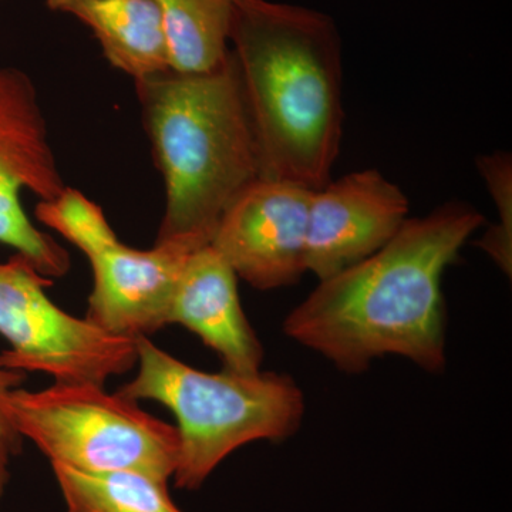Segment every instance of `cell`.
I'll return each instance as SVG.
<instances>
[{"mask_svg": "<svg viewBox=\"0 0 512 512\" xmlns=\"http://www.w3.org/2000/svg\"><path fill=\"white\" fill-rule=\"evenodd\" d=\"M190 242L161 241L151 249L127 247L116 232L84 255L93 272L86 319L123 338H150L170 325L171 301L188 256Z\"/></svg>", "mask_w": 512, "mask_h": 512, "instance_id": "9c48e42d", "label": "cell"}, {"mask_svg": "<svg viewBox=\"0 0 512 512\" xmlns=\"http://www.w3.org/2000/svg\"><path fill=\"white\" fill-rule=\"evenodd\" d=\"M138 373L119 394L164 404L178 421L180 454L174 481L195 491L237 448L256 440L284 441L301 427L302 390L274 372L205 373L137 339Z\"/></svg>", "mask_w": 512, "mask_h": 512, "instance_id": "277c9868", "label": "cell"}, {"mask_svg": "<svg viewBox=\"0 0 512 512\" xmlns=\"http://www.w3.org/2000/svg\"><path fill=\"white\" fill-rule=\"evenodd\" d=\"M409 200L377 170L356 171L312 192L306 268L319 281L376 254L403 227Z\"/></svg>", "mask_w": 512, "mask_h": 512, "instance_id": "30bf717a", "label": "cell"}, {"mask_svg": "<svg viewBox=\"0 0 512 512\" xmlns=\"http://www.w3.org/2000/svg\"><path fill=\"white\" fill-rule=\"evenodd\" d=\"M163 16L168 63L177 73H207L227 59L237 0H156Z\"/></svg>", "mask_w": 512, "mask_h": 512, "instance_id": "4fadbf2b", "label": "cell"}, {"mask_svg": "<svg viewBox=\"0 0 512 512\" xmlns=\"http://www.w3.org/2000/svg\"><path fill=\"white\" fill-rule=\"evenodd\" d=\"M50 285L22 255L0 262V336L10 345L0 366L45 373L55 383L104 386L137 365V339L64 312L46 295Z\"/></svg>", "mask_w": 512, "mask_h": 512, "instance_id": "8992f818", "label": "cell"}, {"mask_svg": "<svg viewBox=\"0 0 512 512\" xmlns=\"http://www.w3.org/2000/svg\"><path fill=\"white\" fill-rule=\"evenodd\" d=\"M313 190L258 178L222 214L211 247L261 291L292 286L308 272L306 231Z\"/></svg>", "mask_w": 512, "mask_h": 512, "instance_id": "ba28073f", "label": "cell"}, {"mask_svg": "<svg viewBox=\"0 0 512 512\" xmlns=\"http://www.w3.org/2000/svg\"><path fill=\"white\" fill-rule=\"evenodd\" d=\"M3 409L50 463L92 473L137 471L167 483L177 468V427L99 384L53 383L39 392L18 387Z\"/></svg>", "mask_w": 512, "mask_h": 512, "instance_id": "5b68a950", "label": "cell"}, {"mask_svg": "<svg viewBox=\"0 0 512 512\" xmlns=\"http://www.w3.org/2000/svg\"><path fill=\"white\" fill-rule=\"evenodd\" d=\"M237 278L211 245L195 249L175 286L168 322L200 336L227 372L254 375L261 372L264 348L242 311Z\"/></svg>", "mask_w": 512, "mask_h": 512, "instance_id": "8fae6325", "label": "cell"}, {"mask_svg": "<svg viewBox=\"0 0 512 512\" xmlns=\"http://www.w3.org/2000/svg\"><path fill=\"white\" fill-rule=\"evenodd\" d=\"M67 512H183L167 481L137 471H92L52 463Z\"/></svg>", "mask_w": 512, "mask_h": 512, "instance_id": "5bb4252c", "label": "cell"}, {"mask_svg": "<svg viewBox=\"0 0 512 512\" xmlns=\"http://www.w3.org/2000/svg\"><path fill=\"white\" fill-rule=\"evenodd\" d=\"M483 224L481 212L463 202L407 218L376 254L320 281L289 313L286 335L350 375L387 355L440 373L446 367L441 281Z\"/></svg>", "mask_w": 512, "mask_h": 512, "instance_id": "6da1fadb", "label": "cell"}, {"mask_svg": "<svg viewBox=\"0 0 512 512\" xmlns=\"http://www.w3.org/2000/svg\"><path fill=\"white\" fill-rule=\"evenodd\" d=\"M134 84L164 181L157 242L210 245L222 214L261 175L234 53L211 72L168 70Z\"/></svg>", "mask_w": 512, "mask_h": 512, "instance_id": "3957f363", "label": "cell"}, {"mask_svg": "<svg viewBox=\"0 0 512 512\" xmlns=\"http://www.w3.org/2000/svg\"><path fill=\"white\" fill-rule=\"evenodd\" d=\"M229 42L264 180L319 190L330 181L343 128L342 43L325 13L237 0Z\"/></svg>", "mask_w": 512, "mask_h": 512, "instance_id": "7a4b0ae2", "label": "cell"}, {"mask_svg": "<svg viewBox=\"0 0 512 512\" xmlns=\"http://www.w3.org/2000/svg\"><path fill=\"white\" fill-rule=\"evenodd\" d=\"M25 380V372L0 366V501L8 487L10 461L13 457L18 456L20 443H22V437L13 427L12 421L9 420L8 414L3 409V403L8 394L22 386Z\"/></svg>", "mask_w": 512, "mask_h": 512, "instance_id": "2e32d148", "label": "cell"}, {"mask_svg": "<svg viewBox=\"0 0 512 512\" xmlns=\"http://www.w3.org/2000/svg\"><path fill=\"white\" fill-rule=\"evenodd\" d=\"M477 167L483 175L488 191L498 210L495 224L478 247L493 258L505 275L512 272V158L510 153L498 151L490 156L478 157Z\"/></svg>", "mask_w": 512, "mask_h": 512, "instance_id": "9a60e30c", "label": "cell"}, {"mask_svg": "<svg viewBox=\"0 0 512 512\" xmlns=\"http://www.w3.org/2000/svg\"><path fill=\"white\" fill-rule=\"evenodd\" d=\"M46 5L92 30L107 62L134 83L171 70L156 0H46Z\"/></svg>", "mask_w": 512, "mask_h": 512, "instance_id": "7c38bea8", "label": "cell"}, {"mask_svg": "<svg viewBox=\"0 0 512 512\" xmlns=\"http://www.w3.org/2000/svg\"><path fill=\"white\" fill-rule=\"evenodd\" d=\"M64 188L35 83L18 67H0V244L46 278L66 275L70 256L30 221L20 192L50 201Z\"/></svg>", "mask_w": 512, "mask_h": 512, "instance_id": "52a82bcc", "label": "cell"}]
</instances>
